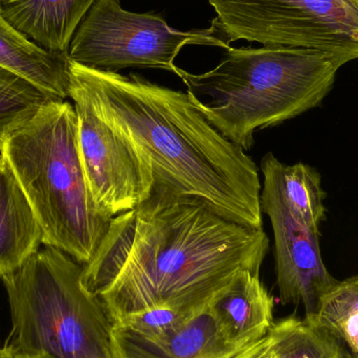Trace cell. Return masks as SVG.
Returning a JSON list of instances; mask_svg holds the SVG:
<instances>
[{
    "mask_svg": "<svg viewBox=\"0 0 358 358\" xmlns=\"http://www.w3.org/2000/svg\"><path fill=\"white\" fill-rule=\"evenodd\" d=\"M268 250L263 229L229 220L195 198L153 189L111 219L82 279L113 324L155 307L197 311L240 271L260 273Z\"/></svg>",
    "mask_w": 358,
    "mask_h": 358,
    "instance_id": "1",
    "label": "cell"
},
{
    "mask_svg": "<svg viewBox=\"0 0 358 358\" xmlns=\"http://www.w3.org/2000/svg\"><path fill=\"white\" fill-rule=\"evenodd\" d=\"M69 71V83L146 159L153 189L195 198L229 220L263 229L256 163L206 119L187 92L71 60Z\"/></svg>",
    "mask_w": 358,
    "mask_h": 358,
    "instance_id": "2",
    "label": "cell"
},
{
    "mask_svg": "<svg viewBox=\"0 0 358 358\" xmlns=\"http://www.w3.org/2000/svg\"><path fill=\"white\" fill-rule=\"evenodd\" d=\"M346 63L332 55L286 46L231 48L216 67L176 66L193 104L236 146L252 149L255 132L320 106Z\"/></svg>",
    "mask_w": 358,
    "mask_h": 358,
    "instance_id": "3",
    "label": "cell"
},
{
    "mask_svg": "<svg viewBox=\"0 0 358 358\" xmlns=\"http://www.w3.org/2000/svg\"><path fill=\"white\" fill-rule=\"evenodd\" d=\"M0 153L43 229V244L85 265L111 219L92 199L80 157L73 104L54 101L12 132Z\"/></svg>",
    "mask_w": 358,
    "mask_h": 358,
    "instance_id": "4",
    "label": "cell"
},
{
    "mask_svg": "<svg viewBox=\"0 0 358 358\" xmlns=\"http://www.w3.org/2000/svg\"><path fill=\"white\" fill-rule=\"evenodd\" d=\"M82 273L83 265L45 246L2 279L12 320L6 344L54 358H115L113 321Z\"/></svg>",
    "mask_w": 358,
    "mask_h": 358,
    "instance_id": "5",
    "label": "cell"
},
{
    "mask_svg": "<svg viewBox=\"0 0 358 358\" xmlns=\"http://www.w3.org/2000/svg\"><path fill=\"white\" fill-rule=\"evenodd\" d=\"M213 24L231 44L308 48L358 60L357 0H208Z\"/></svg>",
    "mask_w": 358,
    "mask_h": 358,
    "instance_id": "6",
    "label": "cell"
},
{
    "mask_svg": "<svg viewBox=\"0 0 358 358\" xmlns=\"http://www.w3.org/2000/svg\"><path fill=\"white\" fill-rule=\"evenodd\" d=\"M187 45L229 48L214 24L178 31L161 15L134 13L121 0H96L76 29L69 60L88 69L117 73L125 69L176 71L174 60Z\"/></svg>",
    "mask_w": 358,
    "mask_h": 358,
    "instance_id": "7",
    "label": "cell"
},
{
    "mask_svg": "<svg viewBox=\"0 0 358 358\" xmlns=\"http://www.w3.org/2000/svg\"><path fill=\"white\" fill-rule=\"evenodd\" d=\"M69 98L77 115L80 157L96 208L109 218L134 210L152 194L155 178L148 163L71 83Z\"/></svg>",
    "mask_w": 358,
    "mask_h": 358,
    "instance_id": "8",
    "label": "cell"
},
{
    "mask_svg": "<svg viewBox=\"0 0 358 358\" xmlns=\"http://www.w3.org/2000/svg\"><path fill=\"white\" fill-rule=\"evenodd\" d=\"M261 210L273 227L275 277L282 304L303 305L306 317H315L322 298L338 282L324 264L321 233L298 224L279 196L265 185L261 189Z\"/></svg>",
    "mask_w": 358,
    "mask_h": 358,
    "instance_id": "9",
    "label": "cell"
},
{
    "mask_svg": "<svg viewBox=\"0 0 358 358\" xmlns=\"http://www.w3.org/2000/svg\"><path fill=\"white\" fill-rule=\"evenodd\" d=\"M225 340L244 347L264 338L273 325L275 299L260 273L242 271L208 303Z\"/></svg>",
    "mask_w": 358,
    "mask_h": 358,
    "instance_id": "10",
    "label": "cell"
},
{
    "mask_svg": "<svg viewBox=\"0 0 358 358\" xmlns=\"http://www.w3.org/2000/svg\"><path fill=\"white\" fill-rule=\"evenodd\" d=\"M44 234L22 187L0 153V279L39 250Z\"/></svg>",
    "mask_w": 358,
    "mask_h": 358,
    "instance_id": "11",
    "label": "cell"
},
{
    "mask_svg": "<svg viewBox=\"0 0 358 358\" xmlns=\"http://www.w3.org/2000/svg\"><path fill=\"white\" fill-rule=\"evenodd\" d=\"M96 0H0L4 18L50 52H67L76 29Z\"/></svg>",
    "mask_w": 358,
    "mask_h": 358,
    "instance_id": "12",
    "label": "cell"
},
{
    "mask_svg": "<svg viewBox=\"0 0 358 358\" xmlns=\"http://www.w3.org/2000/svg\"><path fill=\"white\" fill-rule=\"evenodd\" d=\"M67 52H50L15 29L0 8V67L61 99L69 98Z\"/></svg>",
    "mask_w": 358,
    "mask_h": 358,
    "instance_id": "13",
    "label": "cell"
},
{
    "mask_svg": "<svg viewBox=\"0 0 358 358\" xmlns=\"http://www.w3.org/2000/svg\"><path fill=\"white\" fill-rule=\"evenodd\" d=\"M260 169L263 185L275 192L292 219L308 231L321 233L327 208L317 170L304 163L286 165L271 152L263 157Z\"/></svg>",
    "mask_w": 358,
    "mask_h": 358,
    "instance_id": "14",
    "label": "cell"
},
{
    "mask_svg": "<svg viewBox=\"0 0 358 358\" xmlns=\"http://www.w3.org/2000/svg\"><path fill=\"white\" fill-rule=\"evenodd\" d=\"M117 331L157 358H219L242 348L231 346L225 340L208 304L176 329L155 340H141Z\"/></svg>",
    "mask_w": 358,
    "mask_h": 358,
    "instance_id": "15",
    "label": "cell"
},
{
    "mask_svg": "<svg viewBox=\"0 0 358 358\" xmlns=\"http://www.w3.org/2000/svg\"><path fill=\"white\" fill-rule=\"evenodd\" d=\"M260 358H353L328 330L305 317L273 323Z\"/></svg>",
    "mask_w": 358,
    "mask_h": 358,
    "instance_id": "16",
    "label": "cell"
},
{
    "mask_svg": "<svg viewBox=\"0 0 358 358\" xmlns=\"http://www.w3.org/2000/svg\"><path fill=\"white\" fill-rule=\"evenodd\" d=\"M61 100L0 67V150L8 136L42 106Z\"/></svg>",
    "mask_w": 358,
    "mask_h": 358,
    "instance_id": "17",
    "label": "cell"
},
{
    "mask_svg": "<svg viewBox=\"0 0 358 358\" xmlns=\"http://www.w3.org/2000/svg\"><path fill=\"white\" fill-rule=\"evenodd\" d=\"M198 311L173 306L155 307L127 315L115 322L113 328L141 340H155L176 329Z\"/></svg>",
    "mask_w": 358,
    "mask_h": 358,
    "instance_id": "18",
    "label": "cell"
},
{
    "mask_svg": "<svg viewBox=\"0 0 358 358\" xmlns=\"http://www.w3.org/2000/svg\"><path fill=\"white\" fill-rule=\"evenodd\" d=\"M353 313H358V275L338 281L322 298L315 317L307 319L328 330Z\"/></svg>",
    "mask_w": 358,
    "mask_h": 358,
    "instance_id": "19",
    "label": "cell"
},
{
    "mask_svg": "<svg viewBox=\"0 0 358 358\" xmlns=\"http://www.w3.org/2000/svg\"><path fill=\"white\" fill-rule=\"evenodd\" d=\"M266 343L267 334L264 338L252 344L242 347L231 355L219 358H260L266 346ZM113 347H115V358H157L115 329H113Z\"/></svg>",
    "mask_w": 358,
    "mask_h": 358,
    "instance_id": "20",
    "label": "cell"
},
{
    "mask_svg": "<svg viewBox=\"0 0 358 358\" xmlns=\"http://www.w3.org/2000/svg\"><path fill=\"white\" fill-rule=\"evenodd\" d=\"M328 331L342 343L351 357L358 358V313H353L338 322Z\"/></svg>",
    "mask_w": 358,
    "mask_h": 358,
    "instance_id": "21",
    "label": "cell"
},
{
    "mask_svg": "<svg viewBox=\"0 0 358 358\" xmlns=\"http://www.w3.org/2000/svg\"><path fill=\"white\" fill-rule=\"evenodd\" d=\"M0 358H54L46 353L27 352V351L20 350L15 348L10 345L4 344L3 347L0 348Z\"/></svg>",
    "mask_w": 358,
    "mask_h": 358,
    "instance_id": "22",
    "label": "cell"
},
{
    "mask_svg": "<svg viewBox=\"0 0 358 358\" xmlns=\"http://www.w3.org/2000/svg\"><path fill=\"white\" fill-rule=\"evenodd\" d=\"M357 1H358V0H357Z\"/></svg>",
    "mask_w": 358,
    "mask_h": 358,
    "instance_id": "23",
    "label": "cell"
}]
</instances>
